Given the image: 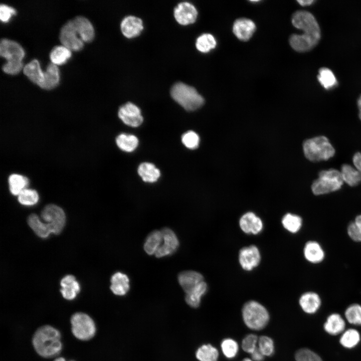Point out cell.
Segmentation results:
<instances>
[{"instance_id": "1", "label": "cell", "mask_w": 361, "mask_h": 361, "mask_svg": "<svg viewBox=\"0 0 361 361\" xmlns=\"http://www.w3.org/2000/svg\"><path fill=\"white\" fill-rule=\"evenodd\" d=\"M293 25L301 30L300 35L293 34L289 38V43L295 51L304 52L310 50L320 39V30L313 15L305 11L295 12L291 19Z\"/></svg>"}, {"instance_id": "2", "label": "cell", "mask_w": 361, "mask_h": 361, "mask_svg": "<svg viewBox=\"0 0 361 361\" xmlns=\"http://www.w3.org/2000/svg\"><path fill=\"white\" fill-rule=\"evenodd\" d=\"M32 342L36 352L46 358L56 356L62 347L60 332L49 325H43L36 330Z\"/></svg>"}, {"instance_id": "3", "label": "cell", "mask_w": 361, "mask_h": 361, "mask_svg": "<svg viewBox=\"0 0 361 361\" xmlns=\"http://www.w3.org/2000/svg\"><path fill=\"white\" fill-rule=\"evenodd\" d=\"M303 150L306 158L313 162L327 160L332 157L335 152L328 139L324 136L306 140L303 144Z\"/></svg>"}, {"instance_id": "4", "label": "cell", "mask_w": 361, "mask_h": 361, "mask_svg": "<svg viewBox=\"0 0 361 361\" xmlns=\"http://www.w3.org/2000/svg\"><path fill=\"white\" fill-rule=\"evenodd\" d=\"M170 94L172 98L188 111L195 110L204 103V99L195 88L182 82L172 86Z\"/></svg>"}, {"instance_id": "5", "label": "cell", "mask_w": 361, "mask_h": 361, "mask_svg": "<svg viewBox=\"0 0 361 361\" xmlns=\"http://www.w3.org/2000/svg\"><path fill=\"white\" fill-rule=\"evenodd\" d=\"M242 316L246 326L253 330L264 328L269 320L266 308L260 303L251 300L246 302L242 308Z\"/></svg>"}, {"instance_id": "6", "label": "cell", "mask_w": 361, "mask_h": 361, "mask_svg": "<svg viewBox=\"0 0 361 361\" xmlns=\"http://www.w3.org/2000/svg\"><path fill=\"white\" fill-rule=\"evenodd\" d=\"M343 183L340 171L335 169L323 170L313 182L311 190L315 195H322L338 191Z\"/></svg>"}, {"instance_id": "7", "label": "cell", "mask_w": 361, "mask_h": 361, "mask_svg": "<svg viewBox=\"0 0 361 361\" xmlns=\"http://www.w3.org/2000/svg\"><path fill=\"white\" fill-rule=\"evenodd\" d=\"M72 331L73 335L81 340L92 338L96 333V326L93 320L87 314L77 312L71 318Z\"/></svg>"}, {"instance_id": "8", "label": "cell", "mask_w": 361, "mask_h": 361, "mask_svg": "<svg viewBox=\"0 0 361 361\" xmlns=\"http://www.w3.org/2000/svg\"><path fill=\"white\" fill-rule=\"evenodd\" d=\"M42 219L46 222L55 234H59L65 224L66 216L63 209L60 207L50 204L45 207L41 214Z\"/></svg>"}, {"instance_id": "9", "label": "cell", "mask_w": 361, "mask_h": 361, "mask_svg": "<svg viewBox=\"0 0 361 361\" xmlns=\"http://www.w3.org/2000/svg\"><path fill=\"white\" fill-rule=\"evenodd\" d=\"M77 34L72 20L65 24L60 34V39L63 46L74 51L80 50L83 46V42Z\"/></svg>"}, {"instance_id": "10", "label": "cell", "mask_w": 361, "mask_h": 361, "mask_svg": "<svg viewBox=\"0 0 361 361\" xmlns=\"http://www.w3.org/2000/svg\"><path fill=\"white\" fill-rule=\"evenodd\" d=\"M0 55L6 59L7 62H22L25 52L16 41L4 38L1 41Z\"/></svg>"}, {"instance_id": "11", "label": "cell", "mask_w": 361, "mask_h": 361, "mask_svg": "<svg viewBox=\"0 0 361 361\" xmlns=\"http://www.w3.org/2000/svg\"><path fill=\"white\" fill-rule=\"evenodd\" d=\"M118 115L123 123L131 127L140 126L143 120L139 108L131 102H127L121 106L118 110Z\"/></svg>"}, {"instance_id": "12", "label": "cell", "mask_w": 361, "mask_h": 361, "mask_svg": "<svg viewBox=\"0 0 361 361\" xmlns=\"http://www.w3.org/2000/svg\"><path fill=\"white\" fill-rule=\"evenodd\" d=\"M163 240L160 247L155 253L157 258H161L171 255L174 253L179 246V241L174 232L169 228H164L161 230Z\"/></svg>"}, {"instance_id": "13", "label": "cell", "mask_w": 361, "mask_h": 361, "mask_svg": "<svg viewBox=\"0 0 361 361\" xmlns=\"http://www.w3.org/2000/svg\"><path fill=\"white\" fill-rule=\"evenodd\" d=\"M261 255L258 248L251 245L242 248L239 253V261L242 268L246 271H251L260 263Z\"/></svg>"}, {"instance_id": "14", "label": "cell", "mask_w": 361, "mask_h": 361, "mask_svg": "<svg viewBox=\"0 0 361 361\" xmlns=\"http://www.w3.org/2000/svg\"><path fill=\"white\" fill-rule=\"evenodd\" d=\"M197 16L198 12L196 8L188 2L179 4L174 10V16L176 21L182 25L195 23Z\"/></svg>"}, {"instance_id": "15", "label": "cell", "mask_w": 361, "mask_h": 361, "mask_svg": "<svg viewBox=\"0 0 361 361\" xmlns=\"http://www.w3.org/2000/svg\"><path fill=\"white\" fill-rule=\"evenodd\" d=\"M256 25L251 20L240 18L236 20L233 26V32L240 41H247L252 37L256 30Z\"/></svg>"}, {"instance_id": "16", "label": "cell", "mask_w": 361, "mask_h": 361, "mask_svg": "<svg viewBox=\"0 0 361 361\" xmlns=\"http://www.w3.org/2000/svg\"><path fill=\"white\" fill-rule=\"evenodd\" d=\"M241 229L246 234L256 235L263 229L261 219L253 212H247L239 220Z\"/></svg>"}, {"instance_id": "17", "label": "cell", "mask_w": 361, "mask_h": 361, "mask_svg": "<svg viewBox=\"0 0 361 361\" xmlns=\"http://www.w3.org/2000/svg\"><path fill=\"white\" fill-rule=\"evenodd\" d=\"M203 281V276L195 271H185L180 272L178 275V281L186 294L191 291Z\"/></svg>"}, {"instance_id": "18", "label": "cell", "mask_w": 361, "mask_h": 361, "mask_svg": "<svg viewBox=\"0 0 361 361\" xmlns=\"http://www.w3.org/2000/svg\"><path fill=\"white\" fill-rule=\"evenodd\" d=\"M120 27L122 34L127 38L138 36L143 29L142 20L131 16L125 17L121 22Z\"/></svg>"}, {"instance_id": "19", "label": "cell", "mask_w": 361, "mask_h": 361, "mask_svg": "<svg viewBox=\"0 0 361 361\" xmlns=\"http://www.w3.org/2000/svg\"><path fill=\"white\" fill-rule=\"evenodd\" d=\"M77 34L83 41L90 42L94 36V31L91 22L85 17L77 16L72 20Z\"/></svg>"}, {"instance_id": "20", "label": "cell", "mask_w": 361, "mask_h": 361, "mask_svg": "<svg viewBox=\"0 0 361 361\" xmlns=\"http://www.w3.org/2000/svg\"><path fill=\"white\" fill-rule=\"evenodd\" d=\"M110 281V289L114 294L124 296L127 293L130 285L127 275L120 272H116L112 276Z\"/></svg>"}, {"instance_id": "21", "label": "cell", "mask_w": 361, "mask_h": 361, "mask_svg": "<svg viewBox=\"0 0 361 361\" xmlns=\"http://www.w3.org/2000/svg\"><path fill=\"white\" fill-rule=\"evenodd\" d=\"M299 305L302 309L306 313L313 314L315 313L321 305V299L319 296L313 292L303 293L299 300Z\"/></svg>"}, {"instance_id": "22", "label": "cell", "mask_w": 361, "mask_h": 361, "mask_svg": "<svg viewBox=\"0 0 361 361\" xmlns=\"http://www.w3.org/2000/svg\"><path fill=\"white\" fill-rule=\"evenodd\" d=\"M60 284L62 287L60 291L63 297L66 299H74L80 291L79 284L73 275H68L65 276L61 280Z\"/></svg>"}, {"instance_id": "23", "label": "cell", "mask_w": 361, "mask_h": 361, "mask_svg": "<svg viewBox=\"0 0 361 361\" xmlns=\"http://www.w3.org/2000/svg\"><path fill=\"white\" fill-rule=\"evenodd\" d=\"M23 72L30 80L41 87L44 80V72L38 60L33 59L27 64L24 67Z\"/></svg>"}, {"instance_id": "24", "label": "cell", "mask_w": 361, "mask_h": 361, "mask_svg": "<svg viewBox=\"0 0 361 361\" xmlns=\"http://www.w3.org/2000/svg\"><path fill=\"white\" fill-rule=\"evenodd\" d=\"M303 253L305 259L312 263L321 262L324 258V252L317 242L308 241L305 245Z\"/></svg>"}, {"instance_id": "25", "label": "cell", "mask_w": 361, "mask_h": 361, "mask_svg": "<svg viewBox=\"0 0 361 361\" xmlns=\"http://www.w3.org/2000/svg\"><path fill=\"white\" fill-rule=\"evenodd\" d=\"M345 323L341 316L337 313H332L328 316L324 324V329L328 333L335 335L342 332Z\"/></svg>"}, {"instance_id": "26", "label": "cell", "mask_w": 361, "mask_h": 361, "mask_svg": "<svg viewBox=\"0 0 361 361\" xmlns=\"http://www.w3.org/2000/svg\"><path fill=\"white\" fill-rule=\"evenodd\" d=\"M60 80L59 70L57 65L50 63L44 72V80L41 87L51 89L55 87Z\"/></svg>"}, {"instance_id": "27", "label": "cell", "mask_w": 361, "mask_h": 361, "mask_svg": "<svg viewBox=\"0 0 361 361\" xmlns=\"http://www.w3.org/2000/svg\"><path fill=\"white\" fill-rule=\"evenodd\" d=\"M138 173L145 182L154 183L159 177V170L151 163L143 162L138 167Z\"/></svg>"}, {"instance_id": "28", "label": "cell", "mask_w": 361, "mask_h": 361, "mask_svg": "<svg viewBox=\"0 0 361 361\" xmlns=\"http://www.w3.org/2000/svg\"><path fill=\"white\" fill-rule=\"evenodd\" d=\"M28 224L36 235L41 238H46L52 233L49 226L41 222L35 214H32L28 217Z\"/></svg>"}, {"instance_id": "29", "label": "cell", "mask_w": 361, "mask_h": 361, "mask_svg": "<svg viewBox=\"0 0 361 361\" xmlns=\"http://www.w3.org/2000/svg\"><path fill=\"white\" fill-rule=\"evenodd\" d=\"M207 288V284L204 281L199 283L191 291L186 294L185 300L187 303L193 308L199 307L201 297L206 293Z\"/></svg>"}, {"instance_id": "30", "label": "cell", "mask_w": 361, "mask_h": 361, "mask_svg": "<svg viewBox=\"0 0 361 361\" xmlns=\"http://www.w3.org/2000/svg\"><path fill=\"white\" fill-rule=\"evenodd\" d=\"M163 240L161 231L155 230L151 232L147 237L144 244V250L149 255L155 254L160 247Z\"/></svg>"}, {"instance_id": "31", "label": "cell", "mask_w": 361, "mask_h": 361, "mask_svg": "<svg viewBox=\"0 0 361 361\" xmlns=\"http://www.w3.org/2000/svg\"><path fill=\"white\" fill-rule=\"evenodd\" d=\"M8 184L11 193L14 196H19L26 189L29 184V179L21 174L13 173L9 176Z\"/></svg>"}, {"instance_id": "32", "label": "cell", "mask_w": 361, "mask_h": 361, "mask_svg": "<svg viewBox=\"0 0 361 361\" xmlns=\"http://www.w3.org/2000/svg\"><path fill=\"white\" fill-rule=\"evenodd\" d=\"M340 172L343 182L349 186H356L361 182V175L359 172L349 164H343Z\"/></svg>"}, {"instance_id": "33", "label": "cell", "mask_w": 361, "mask_h": 361, "mask_svg": "<svg viewBox=\"0 0 361 361\" xmlns=\"http://www.w3.org/2000/svg\"><path fill=\"white\" fill-rule=\"evenodd\" d=\"M116 142L118 147L123 151L132 152L137 147L138 140L133 135L121 133L116 137Z\"/></svg>"}, {"instance_id": "34", "label": "cell", "mask_w": 361, "mask_h": 361, "mask_svg": "<svg viewBox=\"0 0 361 361\" xmlns=\"http://www.w3.org/2000/svg\"><path fill=\"white\" fill-rule=\"evenodd\" d=\"M71 56L70 50L64 46H55L50 53V58L52 63L55 65L65 63Z\"/></svg>"}, {"instance_id": "35", "label": "cell", "mask_w": 361, "mask_h": 361, "mask_svg": "<svg viewBox=\"0 0 361 361\" xmlns=\"http://www.w3.org/2000/svg\"><path fill=\"white\" fill-rule=\"evenodd\" d=\"M196 355L200 361H217L219 352L212 345L204 344L197 349Z\"/></svg>"}, {"instance_id": "36", "label": "cell", "mask_w": 361, "mask_h": 361, "mask_svg": "<svg viewBox=\"0 0 361 361\" xmlns=\"http://www.w3.org/2000/svg\"><path fill=\"white\" fill-rule=\"evenodd\" d=\"M281 222L286 230L291 233H295L300 229L302 221L299 216L287 213L283 216Z\"/></svg>"}, {"instance_id": "37", "label": "cell", "mask_w": 361, "mask_h": 361, "mask_svg": "<svg viewBox=\"0 0 361 361\" xmlns=\"http://www.w3.org/2000/svg\"><path fill=\"white\" fill-rule=\"evenodd\" d=\"M217 45L216 39L210 34H204L198 38L196 46L197 49L202 53L209 52L214 49Z\"/></svg>"}, {"instance_id": "38", "label": "cell", "mask_w": 361, "mask_h": 361, "mask_svg": "<svg viewBox=\"0 0 361 361\" xmlns=\"http://www.w3.org/2000/svg\"><path fill=\"white\" fill-rule=\"evenodd\" d=\"M359 332L354 329L346 330L339 339L340 344L344 347L351 348L355 346L360 341Z\"/></svg>"}, {"instance_id": "39", "label": "cell", "mask_w": 361, "mask_h": 361, "mask_svg": "<svg viewBox=\"0 0 361 361\" xmlns=\"http://www.w3.org/2000/svg\"><path fill=\"white\" fill-rule=\"evenodd\" d=\"M18 200L23 205L33 206L38 202L39 196L36 190L26 188L19 195Z\"/></svg>"}, {"instance_id": "40", "label": "cell", "mask_w": 361, "mask_h": 361, "mask_svg": "<svg viewBox=\"0 0 361 361\" xmlns=\"http://www.w3.org/2000/svg\"><path fill=\"white\" fill-rule=\"evenodd\" d=\"M318 79L320 84L326 89L332 88L336 83L333 73L327 68H322L319 70Z\"/></svg>"}, {"instance_id": "41", "label": "cell", "mask_w": 361, "mask_h": 361, "mask_svg": "<svg viewBox=\"0 0 361 361\" xmlns=\"http://www.w3.org/2000/svg\"><path fill=\"white\" fill-rule=\"evenodd\" d=\"M345 316L350 323L361 325V305L358 304L349 305L345 311Z\"/></svg>"}, {"instance_id": "42", "label": "cell", "mask_w": 361, "mask_h": 361, "mask_svg": "<svg viewBox=\"0 0 361 361\" xmlns=\"http://www.w3.org/2000/svg\"><path fill=\"white\" fill-rule=\"evenodd\" d=\"M221 348L226 357L232 358L237 354L239 347L235 340L231 338H226L221 343Z\"/></svg>"}, {"instance_id": "43", "label": "cell", "mask_w": 361, "mask_h": 361, "mask_svg": "<svg viewBox=\"0 0 361 361\" xmlns=\"http://www.w3.org/2000/svg\"><path fill=\"white\" fill-rule=\"evenodd\" d=\"M258 347L264 356H271L274 353L273 340L267 336H261L258 338Z\"/></svg>"}, {"instance_id": "44", "label": "cell", "mask_w": 361, "mask_h": 361, "mask_svg": "<svg viewBox=\"0 0 361 361\" xmlns=\"http://www.w3.org/2000/svg\"><path fill=\"white\" fill-rule=\"evenodd\" d=\"M295 358L296 361H322L317 353L306 348L298 350Z\"/></svg>"}, {"instance_id": "45", "label": "cell", "mask_w": 361, "mask_h": 361, "mask_svg": "<svg viewBox=\"0 0 361 361\" xmlns=\"http://www.w3.org/2000/svg\"><path fill=\"white\" fill-rule=\"evenodd\" d=\"M182 141L187 148L194 149L198 148L199 145L200 138L195 132L189 131L182 135Z\"/></svg>"}, {"instance_id": "46", "label": "cell", "mask_w": 361, "mask_h": 361, "mask_svg": "<svg viewBox=\"0 0 361 361\" xmlns=\"http://www.w3.org/2000/svg\"><path fill=\"white\" fill-rule=\"evenodd\" d=\"M258 341V338L256 335L253 334L247 335L242 340V349L245 352L251 354L257 347Z\"/></svg>"}, {"instance_id": "47", "label": "cell", "mask_w": 361, "mask_h": 361, "mask_svg": "<svg viewBox=\"0 0 361 361\" xmlns=\"http://www.w3.org/2000/svg\"><path fill=\"white\" fill-rule=\"evenodd\" d=\"M23 62H7L2 66V69L6 73L10 74H16L18 73L23 67Z\"/></svg>"}, {"instance_id": "48", "label": "cell", "mask_w": 361, "mask_h": 361, "mask_svg": "<svg viewBox=\"0 0 361 361\" xmlns=\"http://www.w3.org/2000/svg\"><path fill=\"white\" fill-rule=\"evenodd\" d=\"M16 14V10L12 7L2 4L0 6V18L4 22H8L13 15Z\"/></svg>"}, {"instance_id": "49", "label": "cell", "mask_w": 361, "mask_h": 361, "mask_svg": "<svg viewBox=\"0 0 361 361\" xmlns=\"http://www.w3.org/2000/svg\"><path fill=\"white\" fill-rule=\"evenodd\" d=\"M352 161L355 168L361 175V152L355 153L353 156Z\"/></svg>"}, {"instance_id": "50", "label": "cell", "mask_w": 361, "mask_h": 361, "mask_svg": "<svg viewBox=\"0 0 361 361\" xmlns=\"http://www.w3.org/2000/svg\"><path fill=\"white\" fill-rule=\"evenodd\" d=\"M252 358L255 361H262L264 355L257 347L255 350L251 353Z\"/></svg>"}, {"instance_id": "51", "label": "cell", "mask_w": 361, "mask_h": 361, "mask_svg": "<svg viewBox=\"0 0 361 361\" xmlns=\"http://www.w3.org/2000/svg\"><path fill=\"white\" fill-rule=\"evenodd\" d=\"M354 223L357 227L361 236V215L356 217Z\"/></svg>"}, {"instance_id": "52", "label": "cell", "mask_w": 361, "mask_h": 361, "mask_svg": "<svg viewBox=\"0 0 361 361\" xmlns=\"http://www.w3.org/2000/svg\"><path fill=\"white\" fill-rule=\"evenodd\" d=\"M297 2L301 6H308L310 5L311 3L313 2V1L312 0H305V1H302V0H299L297 1Z\"/></svg>"}, {"instance_id": "53", "label": "cell", "mask_w": 361, "mask_h": 361, "mask_svg": "<svg viewBox=\"0 0 361 361\" xmlns=\"http://www.w3.org/2000/svg\"><path fill=\"white\" fill-rule=\"evenodd\" d=\"M357 106L359 109V118L361 120V95L359 96L357 100Z\"/></svg>"}, {"instance_id": "54", "label": "cell", "mask_w": 361, "mask_h": 361, "mask_svg": "<svg viewBox=\"0 0 361 361\" xmlns=\"http://www.w3.org/2000/svg\"><path fill=\"white\" fill-rule=\"evenodd\" d=\"M54 361H66V360L63 357H58V358H57ZM71 361H73V360H71Z\"/></svg>"}, {"instance_id": "55", "label": "cell", "mask_w": 361, "mask_h": 361, "mask_svg": "<svg viewBox=\"0 0 361 361\" xmlns=\"http://www.w3.org/2000/svg\"><path fill=\"white\" fill-rule=\"evenodd\" d=\"M242 361H253V360L250 358H246L244 359Z\"/></svg>"}]
</instances>
